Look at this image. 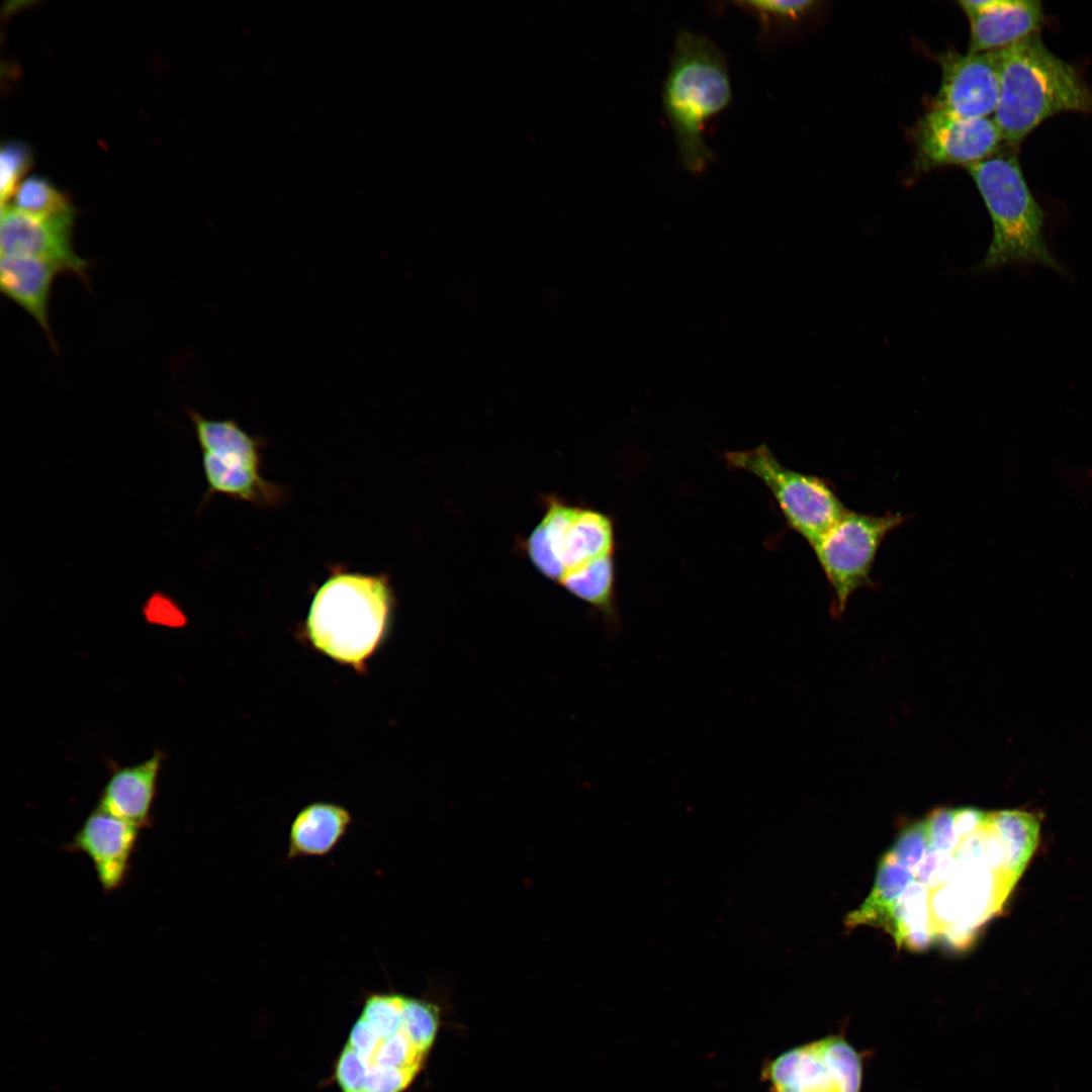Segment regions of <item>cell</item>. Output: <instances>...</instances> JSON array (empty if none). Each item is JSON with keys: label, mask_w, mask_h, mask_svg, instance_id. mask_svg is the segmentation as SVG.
<instances>
[{"label": "cell", "mask_w": 1092, "mask_h": 1092, "mask_svg": "<svg viewBox=\"0 0 1092 1092\" xmlns=\"http://www.w3.org/2000/svg\"><path fill=\"white\" fill-rule=\"evenodd\" d=\"M1038 837L1026 811L935 809L900 832L846 923L881 928L907 950L965 949L1001 912Z\"/></svg>", "instance_id": "6da1fadb"}, {"label": "cell", "mask_w": 1092, "mask_h": 1092, "mask_svg": "<svg viewBox=\"0 0 1092 1092\" xmlns=\"http://www.w3.org/2000/svg\"><path fill=\"white\" fill-rule=\"evenodd\" d=\"M998 57L999 99L992 117L1005 145L1017 147L1057 114H1092V89L1039 33L998 51Z\"/></svg>", "instance_id": "7a4b0ae2"}, {"label": "cell", "mask_w": 1092, "mask_h": 1092, "mask_svg": "<svg viewBox=\"0 0 1092 1092\" xmlns=\"http://www.w3.org/2000/svg\"><path fill=\"white\" fill-rule=\"evenodd\" d=\"M394 607L386 574L336 566L314 593L304 633L318 652L362 672L387 637Z\"/></svg>", "instance_id": "3957f363"}, {"label": "cell", "mask_w": 1092, "mask_h": 1092, "mask_svg": "<svg viewBox=\"0 0 1092 1092\" xmlns=\"http://www.w3.org/2000/svg\"><path fill=\"white\" fill-rule=\"evenodd\" d=\"M661 100L680 165L703 173L714 160L705 125L732 101L727 61L712 39L688 28L676 32Z\"/></svg>", "instance_id": "277c9868"}, {"label": "cell", "mask_w": 1092, "mask_h": 1092, "mask_svg": "<svg viewBox=\"0 0 1092 1092\" xmlns=\"http://www.w3.org/2000/svg\"><path fill=\"white\" fill-rule=\"evenodd\" d=\"M1013 148L999 149L967 168L993 228L987 253L973 270L983 272L1008 265H1039L1067 275L1048 245L1043 210L1025 180Z\"/></svg>", "instance_id": "5b68a950"}, {"label": "cell", "mask_w": 1092, "mask_h": 1092, "mask_svg": "<svg viewBox=\"0 0 1092 1092\" xmlns=\"http://www.w3.org/2000/svg\"><path fill=\"white\" fill-rule=\"evenodd\" d=\"M405 997L378 992L365 998L336 1061L341 1092H402L419 1074L427 1053L408 1030Z\"/></svg>", "instance_id": "8992f818"}, {"label": "cell", "mask_w": 1092, "mask_h": 1092, "mask_svg": "<svg viewBox=\"0 0 1092 1092\" xmlns=\"http://www.w3.org/2000/svg\"><path fill=\"white\" fill-rule=\"evenodd\" d=\"M206 481L202 504L222 494L260 508L283 502V489L262 475L264 442L245 431L236 420L206 418L187 408Z\"/></svg>", "instance_id": "52a82bcc"}, {"label": "cell", "mask_w": 1092, "mask_h": 1092, "mask_svg": "<svg viewBox=\"0 0 1092 1092\" xmlns=\"http://www.w3.org/2000/svg\"><path fill=\"white\" fill-rule=\"evenodd\" d=\"M728 465L757 477L770 491L788 525L812 547L844 515L831 484L783 465L766 445L725 454Z\"/></svg>", "instance_id": "ba28073f"}, {"label": "cell", "mask_w": 1092, "mask_h": 1092, "mask_svg": "<svg viewBox=\"0 0 1092 1092\" xmlns=\"http://www.w3.org/2000/svg\"><path fill=\"white\" fill-rule=\"evenodd\" d=\"M613 523L601 512L551 500L527 542L534 566L561 581L614 554Z\"/></svg>", "instance_id": "9c48e42d"}, {"label": "cell", "mask_w": 1092, "mask_h": 1092, "mask_svg": "<svg viewBox=\"0 0 1092 1092\" xmlns=\"http://www.w3.org/2000/svg\"><path fill=\"white\" fill-rule=\"evenodd\" d=\"M900 513L885 515L846 511L812 549L834 593V609L841 613L849 597L872 585V569L889 533L902 525Z\"/></svg>", "instance_id": "30bf717a"}, {"label": "cell", "mask_w": 1092, "mask_h": 1092, "mask_svg": "<svg viewBox=\"0 0 1092 1092\" xmlns=\"http://www.w3.org/2000/svg\"><path fill=\"white\" fill-rule=\"evenodd\" d=\"M864 1056L839 1031L783 1053L762 1076L771 1092H861Z\"/></svg>", "instance_id": "8fae6325"}, {"label": "cell", "mask_w": 1092, "mask_h": 1092, "mask_svg": "<svg viewBox=\"0 0 1092 1092\" xmlns=\"http://www.w3.org/2000/svg\"><path fill=\"white\" fill-rule=\"evenodd\" d=\"M915 169L975 165L1001 149V131L993 117H963L931 107L912 129Z\"/></svg>", "instance_id": "7c38bea8"}, {"label": "cell", "mask_w": 1092, "mask_h": 1092, "mask_svg": "<svg viewBox=\"0 0 1092 1092\" xmlns=\"http://www.w3.org/2000/svg\"><path fill=\"white\" fill-rule=\"evenodd\" d=\"M938 63L941 79L931 107L971 118L994 114L999 99L998 51H947L938 56Z\"/></svg>", "instance_id": "4fadbf2b"}, {"label": "cell", "mask_w": 1092, "mask_h": 1092, "mask_svg": "<svg viewBox=\"0 0 1092 1092\" xmlns=\"http://www.w3.org/2000/svg\"><path fill=\"white\" fill-rule=\"evenodd\" d=\"M74 218H44L7 205L1 207V255H21L49 261L63 273L89 283L90 262L74 249Z\"/></svg>", "instance_id": "5bb4252c"}, {"label": "cell", "mask_w": 1092, "mask_h": 1092, "mask_svg": "<svg viewBox=\"0 0 1092 1092\" xmlns=\"http://www.w3.org/2000/svg\"><path fill=\"white\" fill-rule=\"evenodd\" d=\"M142 828L96 807L67 844L66 850L84 853L91 861L105 893L126 882Z\"/></svg>", "instance_id": "9a60e30c"}, {"label": "cell", "mask_w": 1092, "mask_h": 1092, "mask_svg": "<svg viewBox=\"0 0 1092 1092\" xmlns=\"http://www.w3.org/2000/svg\"><path fill=\"white\" fill-rule=\"evenodd\" d=\"M970 23L968 53L1001 51L1038 33L1044 20L1037 0H962Z\"/></svg>", "instance_id": "2e32d148"}, {"label": "cell", "mask_w": 1092, "mask_h": 1092, "mask_svg": "<svg viewBox=\"0 0 1092 1092\" xmlns=\"http://www.w3.org/2000/svg\"><path fill=\"white\" fill-rule=\"evenodd\" d=\"M63 274L55 264L29 256L1 255V292L38 324L52 349L58 351L50 322V302L56 277Z\"/></svg>", "instance_id": "e0dca14e"}, {"label": "cell", "mask_w": 1092, "mask_h": 1092, "mask_svg": "<svg viewBox=\"0 0 1092 1092\" xmlns=\"http://www.w3.org/2000/svg\"><path fill=\"white\" fill-rule=\"evenodd\" d=\"M164 759V752L156 751L142 762L113 768L97 807L142 829L150 826Z\"/></svg>", "instance_id": "ac0fdd59"}, {"label": "cell", "mask_w": 1092, "mask_h": 1092, "mask_svg": "<svg viewBox=\"0 0 1092 1092\" xmlns=\"http://www.w3.org/2000/svg\"><path fill=\"white\" fill-rule=\"evenodd\" d=\"M352 822L350 811L339 804L313 802L306 805L290 824L286 859L328 855L345 837Z\"/></svg>", "instance_id": "d6986e66"}, {"label": "cell", "mask_w": 1092, "mask_h": 1092, "mask_svg": "<svg viewBox=\"0 0 1092 1092\" xmlns=\"http://www.w3.org/2000/svg\"><path fill=\"white\" fill-rule=\"evenodd\" d=\"M732 4L757 23V41L762 49L778 41L791 26L811 13L818 2L813 0H743Z\"/></svg>", "instance_id": "ffe728a7"}, {"label": "cell", "mask_w": 1092, "mask_h": 1092, "mask_svg": "<svg viewBox=\"0 0 1092 1092\" xmlns=\"http://www.w3.org/2000/svg\"><path fill=\"white\" fill-rule=\"evenodd\" d=\"M576 598L600 610L607 618H615V570L613 556L564 578L561 583Z\"/></svg>", "instance_id": "44dd1931"}, {"label": "cell", "mask_w": 1092, "mask_h": 1092, "mask_svg": "<svg viewBox=\"0 0 1092 1092\" xmlns=\"http://www.w3.org/2000/svg\"><path fill=\"white\" fill-rule=\"evenodd\" d=\"M13 197L11 206L27 214L75 219L74 206L67 196L42 177L32 176L22 181Z\"/></svg>", "instance_id": "7402d4cb"}, {"label": "cell", "mask_w": 1092, "mask_h": 1092, "mask_svg": "<svg viewBox=\"0 0 1092 1092\" xmlns=\"http://www.w3.org/2000/svg\"><path fill=\"white\" fill-rule=\"evenodd\" d=\"M405 1020L416 1043L428 1054L433 1045L440 1023L437 1005L423 999L405 997Z\"/></svg>", "instance_id": "603a6c76"}, {"label": "cell", "mask_w": 1092, "mask_h": 1092, "mask_svg": "<svg viewBox=\"0 0 1092 1092\" xmlns=\"http://www.w3.org/2000/svg\"><path fill=\"white\" fill-rule=\"evenodd\" d=\"M32 155L27 146L19 142H9L2 146L0 153V194L1 207L14 196L19 180L29 169Z\"/></svg>", "instance_id": "cb8c5ba5"}]
</instances>
